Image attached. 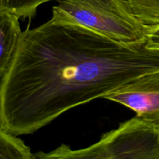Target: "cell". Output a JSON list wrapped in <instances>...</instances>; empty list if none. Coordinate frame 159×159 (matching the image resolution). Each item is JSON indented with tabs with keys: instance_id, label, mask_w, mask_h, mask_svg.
Instances as JSON below:
<instances>
[{
	"instance_id": "obj_1",
	"label": "cell",
	"mask_w": 159,
	"mask_h": 159,
	"mask_svg": "<svg viewBox=\"0 0 159 159\" xmlns=\"http://www.w3.org/2000/svg\"><path fill=\"white\" fill-rule=\"evenodd\" d=\"M159 71V49L126 44L51 18L22 31L0 79V129L35 133L65 112Z\"/></svg>"
},
{
	"instance_id": "obj_2",
	"label": "cell",
	"mask_w": 159,
	"mask_h": 159,
	"mask_svg": "<svg viewBox=\"0 0 159 159\" xmlns=\"http://www.w3.org/2000/svg\"><path fill=\"white\" fill-rule=\"evenodd\" d=\"M52 18L82 25L126 44L147 41L149 26L132 12L127 0H56Z\"/></svg>"
},
{
	"instance_id": "obj_3",
	"label": "cell",
	"mask_w": 159,
	"mask_h": 159,
	"mask_svg": "<svg viewBox=\"0 0 159 159\" xmlns=\"http://www.w3.org/2000/svg\"><path fill=\"white\" fill-rule=\"evenodd\" d=\"M159 159V124L135 116L104 134L96 144L79 150L62 144L34 159Z\"/></svg>"
},
{
	"instance_id": "obj_4",
	"label": "cell",
	"mask_w": 159,
	"mask_h": 159,
	"mask_svg": "<svg viewBox=\"0 0 159 159\" xmlns=\"http://www.w3.org/2000/svg\"><path fill=\"white\" fill-rule=\"evenodd\" d=\"M103 98L128 107L141 119L159 124V71L140 76Z\"/></svg>"
},
{
	"instance_id": "obj_5",
	"label": "cell",
	"mask_w": 159,
	"mask_h": 159,
	"mask_svg": "<svg viewBox=\"0 0 159 159\" xmlns=\"http://www.w3.org/2000/svg\"><path fill=\"white\" fill-rule=\"evenodd\" d=\"M20 17L6 9H0V79L7 71L18 46L22 30Z\"/></svg>"
},
{
	"instance_id": "obj_6",
	"label": "cell",
	"mask_w": 159,
	"mask_h": 159,
	"mask_svg": "<svg viewBox=\"0 0 159 159\" xmlns=\"http://www.w3.org/2000/svg\"><path fill=\"white\" fill-rule=\"evenodd\" d=\"M0 159H34V154L20 138L0 129Z\"/></svg>"
},
{
	"instance_id": "obj_7",
	"label": "cell",
	"mask_w": 159,
	"mask_h": 159,
	"mask_svg": "<svg viewBox=\"0 0 159 159\" xmlns=\"http://www.w3.org/2000/svg\"><path fill=\"white\" fill-rule=\"evenodd\" d=\"M134 15L148 26H159V0H127Z\"/></svg>"
},
{
	"instance_id": "obj_8",
	"label": "cell",
	"mask_w": 159,
	"mask_h": 159,
	"mask_svg": "<svg viewBox=\"0 0 159 159\" xmlns=\"http://www.w3.org/2000/svg\"><path fill=\"white\" fill-rule=\"evenodd\" d=\"M49 1L53 0H0V9H8L22 20L31 19L40 5Z\"/></svg>"
},
{
	"instance_id": "obj_9",
	"label": "cell",
	"mask_w": 159,
	"mask_h": 159,
	"mask_svg": "<svg viewBox=\"0 0 159 159\" xmlns=\"http://www.w3.org/2000/svg\"><path fill=\"white\" fill-rule=\"evenodd\" d=\"M146 43L148 48L159 49V26H149Z\"/></svg>"
}]
</instances>
